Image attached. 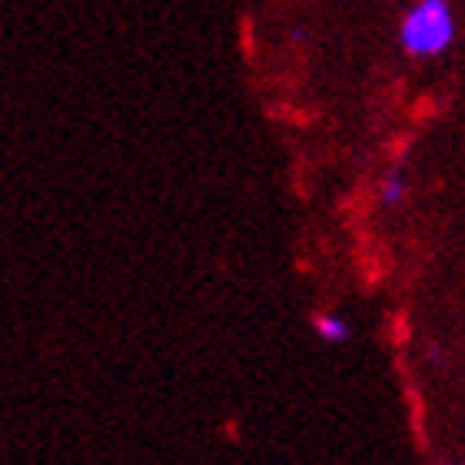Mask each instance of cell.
<instances>
[{"label": "cell", "instance_id": "277c9868", "mask_svg": "<svg viewBox=\"0 0 465 465\" xmlns=\"http://www.w3.org/2000/svg\"><path fill=\"white\" fill-rule=\"evenodd\" d=\"M426 359L432 369H449V356L442 346H426Z\"/></svg>", "mask_w": 465, "mask_h": 465}, {"label": "cell", "instance_id": "6da1fadb", "mask_svg": "<svg viewBox=\"0 0 465 465\" xmlns=\"http://www.w3.org/2000/svg\"><path fill=\"white\" fill-rule=\"evenodd\" d=\"M459 37V24L449 0H416L399 20V47L416 60L442 57Z\"/></svg>", "mask_w": 465, "mask_h": 465}, {"label": "cell", "instance_id": "7a4b0ae2", "mask_svg": "<svg viewBox=\"0 0 465 465\" xmlns=\"http://www.w3.org/2000/svg\"><path fill=\"white\" fill-rule=\"evenodd\" d=\"M312 330H316V336L322 342H330V346H346L352 340V326H349V320L340 316V312H316Z\"/></svg>", "mask_w": 465, "mask_h": 465}, {"label": "cell", "instance_id": "3957f363", "mask_svg": "<svg viewBox=\"0 0 465 465\" xmlns=\"http://www.w3.org/2000/svg\"><path fill=\"white\" fill-rule=\"evenodd\" d=\"M409 196V180L406 173L399 170V166H392L382 180H379V203L382 206H399L402 200Z\"/></svg>", "mask_w": 465, "mask_h": 465}, {"label": "cell", "instance_id": "5b68a950", "mask_svg": "<svg viewBox=\"0 0 465 465\" xmlns=\"http://www.w3.org/2000/svg\"><path fill=\"white\" fill-rule=\"evenodd\" d=\"M456 465H465V462H456Z\"/></svg>", "mask_w": 465, "mask_h": 465}]
</instances>
